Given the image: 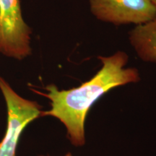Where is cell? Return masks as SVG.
Instances as JSON below:
<instances>
[{"mask_svg": "<svg viewBox=\"0 0 156 156\" xmlns=\"http://www.w3.org/2000/svg\"><path fill=\"white\" fill-rule=\"evenodd\" d=\"M64 156H73V155H72V154L71 153H67V155H64Z\"/></svg>", "mask_w": 156, "mask_h": 156, "instance_id": "cell-7", "label": "cell"}, {"mask_svg": "<svg viewBox=\"0 0 156 156\" xmlns=\"http://www.w3.org/2000/svg\"><path fill=\"white\" fill-rule=\"evenodd\" d=\"M91 12L97 19L115 25L145 24L156 17L150 0H89Z\"/></svg>", "mask_w": 156, "mask_h": 156, "instance_id": "cell-4", "label": "cell"}, {"mask_svg": "<svg viewBox=\"0 0 156 156\" xmlns=\"http://www.w3.org/2000/svg\"><path fill=\"white\" fill-rule=\"evenodd\" d=\"M150 1L151 2L152 4H153V5H154V7H155L156 9V0H150Z\"/></svg>", "mask_w": 156, "mask_h": 156, "instance_id": "cell-6", "label": "cell"}, {"mask_svg": "<svg viewBox=\"0 0 156 156\" xmlns=\"http://www.w3.org/2000/svg\"><path fill=\"white\" fill-rule=\"evenodd\" d=\"M30 34L20 0H0V52L17 59L30 55Z\"/></svg>", "mask_w": 156, "mask_h": 156, "instance_id": "cell-3", "label": "cell"}, {"mask_svg": "<svg viewBox=\"0 0 156 156\" xmlns=\"http://www.w3.org/2000/svg\"><path fill=\"white\" fill-rule=\"evenodd\" d=\"M102 67L93 77L81 85L59 90L55 85H47L46 93H41L51 101V108L42 112V116L58 119L65 126L67 136L75 146L85 145V122L91 106L115 87L140 81L136 68L126 67L129 57L125 52L119 51L108 56H98Z\"/></svg>", "mask_w": 156, "mask_h": 156, "instance_id": "cell-1", "label": "cell"}, {"mask_svg": "<svg viewBox=\"0 0 156 156\" xmlns=\"http://www.w3.org/2000/svg\"><path fill=\"white\" fill-rule=\"evenodd\" d=\"M0 89L7 108V128L0 142V156H16L20 136L28 124L42 116L41 106L35 101L17 95L5 80L0 77Z\"/></svg>", "mask_w": 156, "mask_h": 156, "instance_id": "cell-2", "label": "cell"}, {"mask_svg": "<svg viewBox=\"0 0 156 156\" xmlns=\"http://www.w3.org/2000/svg\"><path fill=\"white\" fill-rule=\"evenodd\" d=\"M129 41L140 58L156 64V17L136 25L130 32Z\"/></svg>", "mask_w": 156, "mask_h": 156, "instance_id": "cell-5", "label": "cell"}]
</instances>
